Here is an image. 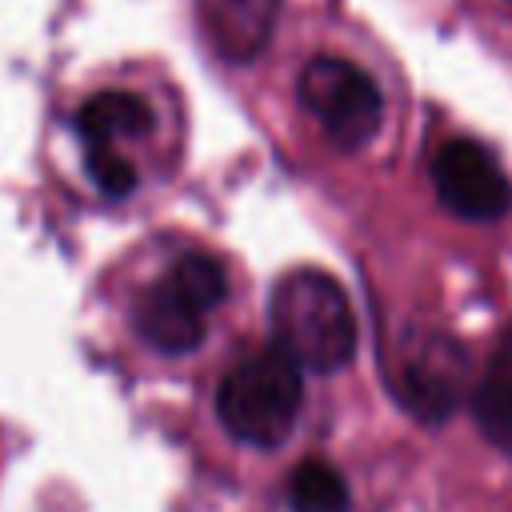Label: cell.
Masks as SVG:
<instances>
[{"instance_id": "30bf717a", "label": "cell", "mask_w": 512, "mask_h": 512, "mask_svg": "<svg viewBox=\"0 0 512 512\" xmlns=\"http://www.w3.org/2000/svg\"><path fill=\"white\" fill-rule=\"evenodd\" d=\"M224 48L228 56H252L260 52L268 28H272V12H276V0H228L224 4Z\"/></svg>"}, {"instance_id": "6da1fadb", "label": "cell", "mask_w": 512, "mask_h": 512, "mask_svg": "<svg viewBox=\"0 0 512 512\" xmlns=\"http://www.w3.org/2000/svg\"><path fill=\"white\" fill-rule=\"evenodd\" d=\"M272 344H280L304 372L332 376L352 364L360 328L348 292L320 268H292L268 296Z\"/></svg>"}, {"instance_id": "3957f363", "label": "cell", "mask_w": 512, "mask_h": 512, "mask_svg": "<svg viewBox=\"0 0 512 512\" xmlns=\"http://www.w3.org/2000/svg\"><path fill=\"white\" fill-rule=\"evenodd\" d=\"M228 300V272L208 252L176 256L132 300L136 336L160 356H188L204 344L208 312Z\"/></svg>"}, {"instance_id": "5b68a950", "label": "cell", "mask_w": 512, "mask_h": 512, "mask_svg": "<svg viewBox=\"0 0 512 512\" xmlns=\"http://www.w3.org/2000/svg\"><path fill=\"white\" fill-rule=\"evenodd\" d=\"M468 348L448 332H408L396 352L392 392L420 424H448L464 404Z\"/></svg>"}, {"instance_id": "8992f818", "label": "cell", "mask_w": 512, "mask_h": 512, "mask_svg": "<svg viewBox=\"0 0 512 512\" xmlns=\"http://www.w3.org/2000/svg\"><path fill=\"white\" fill-rule=\"evenodd\" d=\"M432 192L464 224H496L512 212V180L500 160L472 136H452L432 152Z\"/></svg>"}, {"instance_id": "7a4b0ae2", "label": "cell", "mask_w": 512, "mask_h": 512, "mask_svg": "<svg viewBox=\"0 0 512 512\" xmlns=\"http://www.w3.org/2000/svg\"><path fill=\"white\" fill-rule=\"evenodd\" d=\"M304 404V368L280 348L268 344L260 352L240 356L216 384V416L220 428L248 448H280Z\"/></svg>"}, {"instance_id": "8fae6325", "label": "cell", "mask_w": 512, "mask_h": 512, "mask_svg": "<svg viewBox=\"0 0 512 512\" xmlns=\"http://www.w3.org/2000/svg\"><path fill=\"white\" fill-rule=\"evenodd\" d=\"M84 168L108 200H124L136 192V168L116 148H84Z\"/></svg>"}, {"instance_id": "52a82bcc", "label": "cell", "mask_w": 512, "mask_h": 512, "mask_svg": "<svg viewBox=\"0 0 512 512\" xmlns=\"http://www.w3.org/2000/svg\"><path fill=\"white\" fill-rule=\"evenodd\" d=\"M468 408H472V420L480 428V436L512 460V320L508 328L500 332L472 396H468Z\"/></svg>"}, {"instance_id": "277c9868", "label": "cell", "mask_w": 512, "mask_h": 512, "mask_svg": "<svg viewBox=\"0 0 512 512\" xmlns=\"http://www.w3.org/2000/svg\"><path fill=\"white\" fill-rule=\"evenodd\" d=\"M296 100L340 152L368 148L384 124L380 84L344 56H312L296 76Z\"/></svg>"}, {"instance_id": "9c48e42d", "label": "cell", "mask_w": 512, "mask_h": 512, "mask_svg": "<svg viewBox=\"0 0 512 512\" xmlns=\"http://www.w3.org/2000/svg\"><path fill=\"white\" fill-rule=\"evenodd\" d=\"M288 508L292 512H352L348 480L336 464L308 456L288 476Z\"/></svg>"}, {"instance_id": "ba28073f", "label": "cell", "mask_w": 512, "mask_h": 512, "mask_svg": "<svg viewBox=\"0 0 512 512\" xmlns=\"http://www.w3.org/2000/svg\"><path fill=\"white\" fill-rule=\"evenodd\" d=\"M72 132L84 148H116L120 140H140L152 132V108L136 92H96L76 108Z\"/></svg>"}]
</instances>
